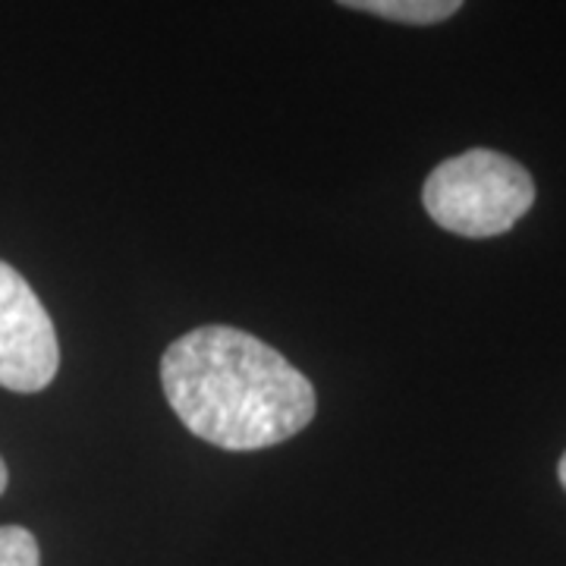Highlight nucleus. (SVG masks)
<instances>
[{"label":"nucleus","mask_w":566,"mask_h":566,"mask_svg":"<svg viewBox=\"0 0 566 566\" xmlns=\"http://www.w3.org/2000/svg\"><path fill=\"white\" fill-rule=\"evenodd\" d=\"M161 387L196 438L221 450H264L315 419V387L274 346L240 327L205 324L164 349Z\"/></svg>","instance_id":"obj_1"},{"label":"nucleus","mask_w":566,"mask_h":566,"mask_svg":"<svg viewBox=\"0 0 566 566\" xmlns=\"http://www.w3.org/2000/svg\"><path fill=\"white\" fill-rule=\"evenodd\" d=\"M431 221L457 237H501L535 205V180L520 161L472 148L438 164L422 189Z\"/></svg>","instance_id":"obj_2"},{"label":"nucleus","mask_w":566,"mask_h":566,"mask_svg":"<svg viewBox=\"0 0 566 566\" xmlns=\"http://www.w3.org/2000/svg\"><path fill=\"white\" fill-rule=\"evenodd\" d=\"M57 368L61 344L48 308L13 264L0 262V387L39 394Z\"/></svg>","instance_id":"obj_3"},{"label":"nucleus","mask_w":566,"mask_h":566,"mask_svg":"<svg viewBox=\"0 0 566 566\" xmlns=\"http://www.w3.org/2000/svg\"><path fill=\"white\" fill-rule=\"evenodd\" d=\"M340 7L375 13L394 22H409V25H431V22L450 20L463 0H337Z\"/></svg>","instance_id":"obj_4"},{"label":"nucleus","mask_w":566,"mask_h":566,"mask_svg":"<svg viewBox=\"0 0 566 566\" xmlns=\"http://www.w3.org/2000/svg\"><path fill=\"white\" fill-rule=\"evenodd\" d=\"M0 566H41L39 542L29 528L0 526Z\"/></svg>","instance_id":"obj_5"},{"label":"nucleus","mask_w":566,"mask_h":566,"mask_svg":"<svg viewBox=\"0 0 566 566\" xmlns=\"http://www.w3.org/2000/svg\"><path fill=\"white\" fill-rule=\"evenodd\" d=\"M7 479H10V475H7V463H3V457H0V494L7 491Z\"/></svg>","instance_id":"obj_6"},{"label":"nucleus","mask_w":566,"mask_h":566,"mask_svg":"<svg viewBox=\"0 0 566 566\" xmlns=\"http://www.w3.org/2000/svg\"><path fill=\"white\" fill-rule=\"evenodd\" d=\"M557 475H560V485H564V491H566V453H564V457H560V465H557Z\"/></svg>","instance_id":"obj_7"}]
</instances>
